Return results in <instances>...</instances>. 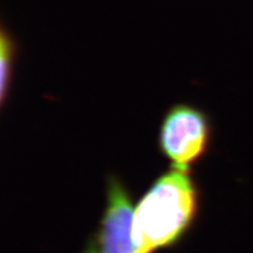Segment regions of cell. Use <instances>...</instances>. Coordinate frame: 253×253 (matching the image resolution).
Masks as SVG:
<instances>
[{"instance_id": "1", "label": "cell", "mask_w": 253, "mask_h": 253, "mask_svg": "<svg viewBox=\"0 0 253 253\" xmlns=\"http://www.w3.org/2000/svg\"><path fill=\"white\" fill-rule=\"evenodd\" d=\"M198 194L188 171L172 168L158 177L134 208L132 235L144 253L179 242L194 223Z\"/></svg>"}, {"instance_id": "2", "label": "cell", "mask_w": 253, "mask_h": 253, "mask_svg": "<svg viewBox=\"0 0 253 253\" xmlns=\"http://www.w3.org/2000/svg\"><path fill=\"white\" fill-rule=\"evenodd\" d=\"M211 129L207 115L186 104L169 110L160 129L158 144L172 168L188 171L207 153Z\"/></svg>"}, {"instance_id": "3", "label": "cell", "mask_w": 253, "mask_h": 253, "mask_svg": "<svg viewBox=\"0 0 253 253\" xmlns=\"http://www.w3.org/2000/svg\"><path fill=\"white\" fill-rule=\"evenodd\" d=\"M132 207L128 191L118 178H109L107 204L97 236V253H144L132 235Z\"/></svg>"}, {"instance_id": "4", "label": "cell", "mask_w": 253, "mask_h": 253, "mask_svg": "<svg viewBox=\"0 0 253 253\" xmlns=\"http://www.w3.org/2000/svg\"><path fill=\"white\" fill-rule=\"evenodd\" d=\"M0 96L4 102L9 81H11L12 59H13V45L9 38L6 36L5 31L1 34V47H0Z\"/></svg>"}, {"instance_id": "5", "label": "cell", "mask_w": 253, "mask_h": 253, "mask_svg": "<svg viewBox=\"0 0 253 253\" xmlns=\"http://www.w3.org/2000/svg\"><path fill=\"white\" fill-rule=\"evenodd\" d=\"M84 253H97V251H96V246L89 245V246H88V248H87L86 251H84Z\"/></svg>"}]
</instances>
